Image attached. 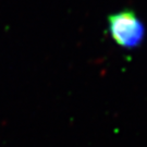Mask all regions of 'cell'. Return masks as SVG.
Returning a JSON list of instances; mask_svg holds the SVG:
<instances>
[{
	"label": "cell",
	"mask_w": 147,
	"mask_h": 147,
	"mask_svg": "<svg viewBox=\"0 0 147 147\" xmlns=\"http://www.w3.org/2000/svg\"><path fill=\"white\" fill-rule=\"evenodd\" d=\"M109 31L115 42L125 48L140 45L144 37V26L132 11H121L109 16Z\"/></svg>",
	"instance_id": "6da1fadb"
}]
</instances>
